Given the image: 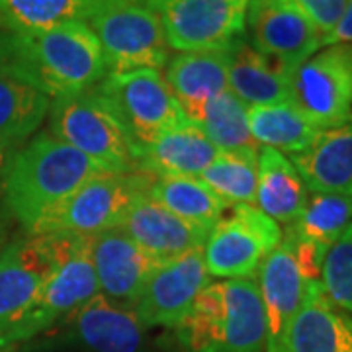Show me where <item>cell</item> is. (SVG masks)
<instances>
[{
  "label": "cell",
  "instance_id": "obj_1",
  "mask_svg": "<svg viewBox=\"0 0 352 352\" xmlns=\"http://www.w3.org/2000/svg\"><path fill=\"white\" fill-rule=\"evenodd\" d=\"M98 173L104 170L82 153L51 131H41L14 153L4 170V208L25 233H32L43 215Z\"/></svg>",
  "mask_w": 352,
  "mask_h": 352
},
{
  "label": "cell",
  "instance_id": "obj_2",
  "mask_svg": "<svg viewBox=\"0 0 352 352\" xmlns=\"http://www.w3.org/2000/svg\"><path fill=\"white\" fill-rule=\"evenodd\" d=\"M10 75L53 100L96 87L106 76V63L90 25L65 22L36 34H14Z\"/></svg>",
  "mask_w": 352,
  "mask_h": 352
},
{
  "label": "cell",
  "instance_id": "obj_3",
  "mask_svg": "<svg viewBox=\"0 0 352 352\" xmlns=\"http://www.w3.org/2000/svg\"><path fill=\"white\" fill-rule=\"evenodd\" d=\"M176 337L186 352H264L266 317L258 282H208L176 327Z\"/></svg>",
  "mask_w": 352,
  "mask_h": 352
},
{
  "label": "cell",
  "instance_id": "obj_4",
  "mask_svg": "<svg viewBox=\"0 0 352 352\" xmlns=\"http://www.w3.org/2000/svg\"><path fill=\"white\" fill-rule=\"evenodd\" d=\"M51 133L104 173H141V145L110 100L90 88L51 100Z\"/></svg>",
  "mask_w": 352,
  "mask_h": 352
},
{
  "label": "cell",
  "instance_id": "obj_5",
  "mask_svg": "<svg viewBox=\"0 0 352 352\" xmlns=\"http://www.w3.org/2000/svg\"><path fill=\"white\" fill-rule=\"evenodd\" d=\"M153 176L143 173H98L73 192L34 227V235L90 239L124 223L133 204L147 196Z\"/></svg>",
  "mask_w": 352,
  "mask_h": 352
},
{
  "label": "cell",
  "instance_id": "obj_6",
  "mask_svg": "<svg viewBox=\"0 0 352 352\" xmlns=\"http://www.w3.org/2000/svg\"><path fill=\"white\" fill-rule=\"evenodd\" d=\"M78 239L63 235L16 237L0 252V342L16 327Z\"/></svg>",
  "mask_w": 352,
  "mask_h": 352
},
{
  "label": "cell",
  "instance_id": "obj_7",
  "mask_svg": "<svg viewBox=\"0 0 352 352\" xmlns=\"http://www.w3.org/2000/svg\"><path fill=\"white\" fill-rule=\"evenodd\" d=\"M87 24L100 41L106 75L141 69L161 71L168 63L161 18L141 0L108 8Z\"/></svg>",
  "mask_w": 352,
  "mask_h": 352
},
{
  "label": "cell",
  "instance_id": "obj_8",
  "mask_svg": "<svg viewBox=\"0 0 352 352\" xmlns=\"http://www.w3.org/2000/svg\"><path fill=\"white\" fill-rule=\"evenodd\" d=\"M161 18L168 50H227L245 38L251 0H141Z\"/></svg>",
  "mask_w": 352,
  "mask_h": 352
},
{
  "label": "cell",
  "instance_id": "obj_9",
  "mask_svg": "<svg viewBox=\"0 0 352 352\" xmlns=\"http://www.w3.org/2000/svg\"><path fill=\"white\" fill-rule=\"evenodd\" d=\"M280 243L282 227L256 206H229L204 245V263L210 276L254 278Z\"/></svg>",
  "mask_w": 352,
  "mask_h": 352
},
{
  "label": "cell",
  "instance_id": "obj_10",
  "mask_svg": "<svg viewBox=\"0 0 352 352\" xmlns=\"http://www.w3.org/2000/svg\"><path fill=\"white\" fill-rule=\"evenodd\" d=\"M289 102L327 129L352 118V45H325L289 76Z\"/></svg>",
  "mask_w": 352,
  "mask_h": 352
},
{
  "label": "cell",
  "instance_id": "obj_11",
  "mask_svg": "<svg viewBox=\"0 0 352 352\" xmlns=\"http://www.w3.org/2000/svg\"><path fill=\"white\" fill-rule=\"evenodd\" d=\"M141 147L168 127L188 122L164 76L153 69L106 75L96 85Z\"/></svg>",
  "mask_w": 352,
  "mask_h": 352
},
{
  "label": "cell",
  "instance_id": "obj_12",
  "mask_svg": "<svg viewBox=\"0 0 352 352\" xmlns=\"http://www.w3.org/2000/svg\"><path fill=\"white\" fill-rule=\"evenodd\" d=\"M98 294L100 289L90 258V241L78 239L69 258L47 282L30 311L2 339L0 351L38 337L39 333L71 317Z\"/></svg>",
  "mask_w": 352,
  "mask_h": 352
},
{
  "label": "cell",
  "instance_id": "obj_13",
  "mask_svg": "<svg viewBox=\"0 0 352 352\" xmlns=\"http://www.w3.org/2000/svg\"><path fill=\"white\" fill-rule=\"evenodd\" d=\"M208 282L204 249L190 251L153 270L133 311L145 327L176 329Z\"/></svg>",
  "mask_w": 352,
  "mask_h": 352
},
{
  "label": "cell",
  "instance_id": "obj_14",
  "mask_svg": "<svg viewBox=\"0 0 352 352\" xmlns=\"http://www.w3.org/2000/svg\"><path fill=\"white\" fill-rule=\"evenodd\" d=\"M256 282L266 317L264 352H286L289 329L315 282L305 276L296 252L284 237L258 266Z\"/></svg>",
  "mask_w": 352,
  "mask_h": 352
},
{
  "label": "cell",
  "instance_id": "obj_15",
  "mask_svg": "<svg viewBox=\"0 0 352 352\" xmlns=\"http://www.w3.org/2000/svg\"><path fill=\"white\" fill-rule=\"evenodd\" d=\"M247 28L252 47L289 75L323 47V36L280 0H251Z\"/></svg>",
  "mask_w": 352,
  "mask_h": 352
},
{
  "label": "cell",
  "instance_id": "obj_16",
  "mask_svg": "<svg viewBox=\"0 0 352 352\" xmlns=\"http://www.w3.org/2000/svg\"><path fill=\"white\" fill-rule=\"evenodd\" d=\"M88 241L100 294L110 302L133 309L153 270L161 263L143 251L122 227Z\"/></svg>",
  "mask_w": 352,
  "mask_h": 352
},
{
  "label": "cell",
  "instance_id": "obj_17",
  "mask_svg": "<svg viewBox=\"0 0 352 352\" xmlns=\"http://www.w3.org/2000/svg\"><path fill=\"white\" fill-rule=\"evenodd\" d=\"M122 229L157 263H166L196 249H204L210 227L196 226L170 214L151 198H139L126 215Z\"/></svg>",
  "mask_w": 352,
  "mask_h": 352
},
{
  "label": "cell",
  "instance_id": "obj_18",
  "mask_svg": "<svg viewBox=\"0 0 352 352\" xmlns=\"http://www.w3.org/2000/svg\"><path fill=\"white\" fill-rule=\"evenodd\" d=\"M229 55L231 47L215 51H188L168 59L164 80L168 82L176 102L192 124L198 126L208 102L229 90Z\"/></svg>",
  "mask_w": 352,
  "mask_h": 352
},
{
  "label": "cell",
  "instance_id": "obj_19",
  "mask_svg": "<svg viewBox=\"0 0 352 352\" xmlns=\"http://www.w3.org/2000/svg\"><path fill=\"white\" fill-rule=\"evenodd\" d=\"M288 159L309 194H352V118L321 129L305 151Z\"/></svg>",
  "mask_w": 352,
  "mask_h": 352
},
{
  "label": "cell",
  "instance_id": "obj_20",
  "mask_svg": "<svg viewBox=\"0 0 352 352\" xmlns=\"http://www.w3.org/2000/svg\"><path fill=\"white\" fill-rule=\"evenodd\" d=\"M73 335L88 352H141L145 325L131 307L94 296L71 315Z\"/></svg>",
  "mask_w": 352,
  "mask_h": 352
},
{
  "label": "cell",
  "instance_id": "obj_21",
  "mask_svg": "<svg viewBox=\"0 0 352 352\" xmlns=\"http://www.w3.org/2000/svg\"><path fill=\"white\" fill-rule=\"evenodd\" d=\"M217 147L192 122L168 127L141 147V173L153 178L198 176L217 159Z\"/></svg>",
  "mask_w": 352,
  "mask_h": 352
},
{
  "label": "cell",
  "instance_id": "obj_22",
  "mask_svg": "<svg viewBox=\"0 0 352 352\" xmlns=\"http://www.w3.org/2000/svg\"><path fill=\"white\" fill-rule=\"evenodd\" d=\"M286 352H352V317L329 300L321 282L309 286Z\"/></svg>",
  "mask_w": 352,
  "mask_h": 352
},
{
  "label": "cell",
  "instance_id": "obj_23",
  "mask_svg": "<svg viewBox=\"0 0 352 352\" xmlns=\"http://www.w3.org/2000/svg\"><path fill=\"white\" fill-rule=\"evenodd\" d=\"M289 73L252 47L245 38L231 45L227 87L252 106H270L289 100Z\"/></svg>",
  "mask_w": 352,
  "mask_h": 352
},
{
  "label": "cell",
  "instance_id": "obj_24",
  "mask_svg": "<svg viewBox=\"0 0 352 352\" xmlns=\"http://www.w3.org/2000/svg\"><path fill=\"white\" fill-rule=\"evenodd\" d=\"M309 192L284 153L263 147L258 151L256 208L278 226L294 223L303 212Z\"/></svg>",
  "mask_w": 352,
  "mask_h": 352
},
{
  "label": "cell",
  "instance_id": "obj_25",
  "mask_svg": "<svg viewBox=\"0 0 352 352\" xmlns=\"http://www.w3.org/2000/svg\"><path fill=\"white\" fill-rule=\"evenodd\" d=\"M127 2L133 0H0V30L36 34L65 22H88Z\"/></svg>",
  "mask_w": 352,
  "mask_h": 352
},
{
  "label": "cell",
  "instance_id": "obj_26",
  "mask_svg": "<svg viewBox=\"0 0 352 352\" xmlns=\"http://www.w3.org/2000/svg\"><path fill=\"white\" fill-rule=\"evenodd\" d=\"M51 98L10 73H0V141L20 149L50 116Z\"/></svg>",
  "mask_w": 352,
  "mask_h": 352
},
{
  "label": "cell",
  "instance_id": "obj_27",
  "mask_svg": "<svg viewBox=\"0 0 352 352\" xmlns=\"http://www.w3.org/2000/svg\"><path fill=\"white\" fill-rule=\"evenodd\" d=\"M249 127L256 145L276 149L286 157L305 151L321 133V127L289 100L249 108Z\"/></svg>",
  "mask_w": 352,
  "mask_h": 352
},
{
  "label": "cell",
  "instance_id": "obj_28",
  "mask_svg": "<svg viewBox=\"0 0 352 352\" xmlns=\"http://www.w3.org/2000/svg\"><path fill=\"white\" fill-rule=\"evenodd\" d=\"M147 198L190 223L210 229H214L229 208L198 176L155 178L147 192Z\"/></svg>",
  "mask_w": 352,
  "mask_h": 352
},
{
  "label": "cell",
  "instance_id": "obj_29",
  "mask_svg": "<svg viewBox=\"0 0 352 352\" xmlns=\"http://www.w3.org/2000/svg\"><path fill=\"white\" fill-rule=\"evenodd\" d=\"M352 221V194H309L300 217L286 235L327 254Z\"/></svg>",
  "mask_w": 352,
  "mask_h": 352
},
{
  "label": "cell",
  "instance_id": "obj_30",
  "mask_svg": "<svg viewBox=\"0 0 352 352\" xmlns=\"http://www.w3.org/2000/svg\"><path fill=\"white\" fill-rule=\"evenodd\" d=\"M200 178L227 206H256L258 149L221 151Z\"/></svg>",
  "mask_w": 352,
  "mask_h": 352
},
{
  "label": "cell",
  "instance_id": "obj_31",
  "mask_svg": "<svg viewBox=\"0 0 352 352\" xmlns=\"http://www.w3.org/2000/svg\"><path fill=\"white\" fill-rule=\"evenodd\" d=\"M198 127L219 153L258 149L249 127V106L231 90H226L208 102Z\"/></svg>",
  "mask_w": 352,
  "mask_h": 352
},
{
  "label": "cell",
  "instance_id": "obj_32",
  "mask_svg": "<svg viewBox=\"0 0 352 352\" xmlns=\"http://www.w3.org/2000/svg\"><path fill=\"white\" fill-rule=\"evenodd\" d=\"M321 286L329 300L352 317V221L329 249L321 270Z\"/></svg>",
  "mask_w": 352,
  "mask_h": 352
},
{
  "label": "cell",
  "instance_id": "obj_33",
  "mask_svg": "<svg viewBox=\"0 0 352 352\" xmlns=\"http://www.w3.org/2000/svg\"><path fill=\"white\" fill-rule=\"evenodd\" d=\"M300 12L325 38L339 24L349 0H280Z\"/></svg>",
  "mask_w": 352,
  "mask_h": 352
},
{
  "label": "cell",
  "instance_id": "obj_34",
  "mask_svg": "<svg viewBox=\"0 0 352 352\" xmlns=\"http://www.w3.org/2000/svg\"><path fill=\"white\" fill-rule=\"evenodd\" d=\"M335 43H351L352 45V0L346 2V8L340 16L339 24L323 38V47L335 45Z\"/></svg>",
  "mask_w": 352,
  "mask_h": 352
},
{
  "label": "cell",
  "instance_id": "obj_35",
  "mask_svg": "<svg viewBox=\"0 0 352 352\" xmlns=\"http://www.w3.org/2000/svg\"><path fill=\"white\" fill-rule=\"evenodd\" d=\"M14 50V34L0 30V73H10Z\"/></svg>",
  "mask_w": 352,
  "mask_h": 352
},
{
  "label": "cell",
  "instance_id": "obj_36",
  "mask_svg": "<svg viewBox=\"0 0 352 352\" xmlns=\"http://www.w3.org/2000/svg\"><path fill=\"white\" fill-rule=\"evenodd\" d=\"M16 151H18V149H14L8 143L0 141V182H2L4 170H6V166H8V163H10V159H12V155Z\"/></svg>",
  "mask_w": 352,
  "mask_h": 352
},
{
  "label": "cell",
  "instance_id": "obj_37",
  "mask_svg": "<svg viewBox=\"0 0 352 352\" xmlns=\"http://www.w3.org/2000/svg\"><path fill=\"white\" fill-rule=\"evenodd\" d=\"M6 235H8V229H6V226L0 221V252H2V249L6 247V239H8Z\"/></svg>",
  "mask_w": 352,
  "mask_h": 352
}]
</instances>
